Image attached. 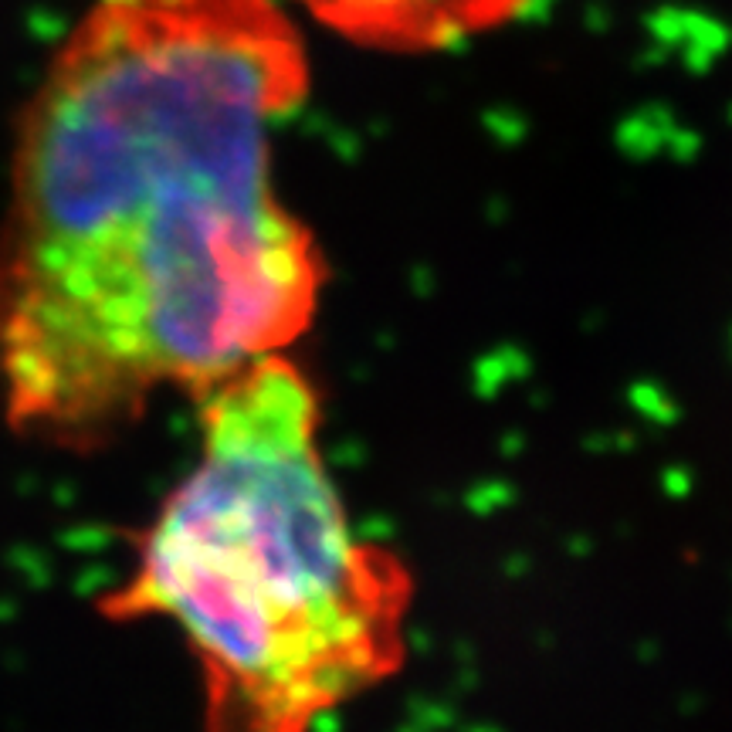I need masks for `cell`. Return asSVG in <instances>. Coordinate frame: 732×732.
<instances>
[{
	"mask_svg": "<svg viewBox=\"0 0 732 732\" xmlns=\"http://www.w3.org/2000/svg\"><path fill=\"white\" fill-rule=\"evenodd\" d=\"M312 68L282 0H92L21 109L0 217V411L106 448L160 390L200 400L316 316L275 133Z\"/></svg>",
	"mask_w": 732,
	"mask_h": 732,
	"instance_id": "obj_1",
	"label": "cell"
},
{
	"mask_svg": "<svg viewBox=\"0 0 732 732\" xmlns=\"http://www.w3.org/2000/svg\"><path fill=\"white\" fill-rule=\"evenodd\" d=\"M197 404L194 468L99 610L177 627L207 732H312L400 668L411 577L353 533L322 465L319 394L292 360L265 356Z\"/></svg>",
	"mask_w": 732,
	"mask_h": 732,
	"instance_id": "obj_2",
	"label": "cell"
},
{
	"mask_svg": "<svg viewBox=\"0 0 732 732\" xmlns=\"http://www.w3.org/2000/svg\"><path fill=\"white\" fill-rule=\"evenodd\" d=\"M326 31L383 55H427L516 21L533 0H282Z\"/></svg>",
	"mask_w": 732,
	"mask_h": 732,
	"instance_id": "obj_3",
	"label": "cell"
}]
</instances>
